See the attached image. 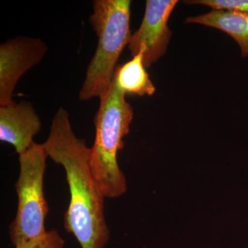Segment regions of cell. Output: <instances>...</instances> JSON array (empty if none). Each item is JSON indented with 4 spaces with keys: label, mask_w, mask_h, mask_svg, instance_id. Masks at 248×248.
Wrapping results in <instances>:
<instances>
[{
    "label": "cell",
    "mask_w": 248,
    "mask_h": 248,
    "mask_svg": "<svg viewBox=\"0 0 248 248\" xmlns=\"http://www.w3.org/2000/svg\"><path fill=\"white\" fill-rule=\"evenodd\" d=\"M190 5H204L212 10H227L248 13V0H188L184 1Z\"/></svg>",
    "instance_id": "30bf717a"
},
{
    "label": "cell",
    "mask_w": 248,
    "mask_h": 248,
    "mask_svg": "<svg viewBox=\"0 0 248 248\" xmlns=\"http://www.w3.org/2000/svg\"><path fill=\"white\" fill-rule=\"evenodd\" d=\"M90 23L98 38L79 98L88 101L100 98L110 87L117 62L131 37L130 0H94Z\"/></svg>",
    "instance_id": "3957f363"
},
{
    "label": "cell",
    "mask_w": 248,
    "mask_h": 248,
    "mask_svg": "<svg viewBox=\"0 0 248 248\" xmlns=\"http://www.w3.org/2000/svg\"><path fill=\"white\" fill-rule=\"evenodd\" d=\"M48 50L40 38L19 36L0 46V106L11 104L19 79L38 64Z\"/></svg>",
    "instance_id": "8992f818"
},
{
    "label": "cell",
    "mask_w": 248,
    "mask_h": 248,
    "mask_svg": "<svg viewBox=\"0 0 248 248\" xmlns=\"http://www.w3.org/2000/svg\"><path fill=\"white\" fill-rule=\"evenodd\" d=\"M65 241L58 231H47L40 239L18 245L15 248H64Z\"/></svg>",
    "instance_id": "8fae6325"
},
{
    "label": "cell",
    "mask_w": 248,
    "mask_h": 248,
    "mask_svg": "<svg viewBox=\"0 0 248 248\" xmlns=\"http://www.w3.org/2000/svg\"><path fill=\"white\" fill-rule=\"evenodd\" d=\"M115 78L101 96L94 116L95 137L91 148V166L99 192L105 198H118L127 190L126 180L117 162L124 138L130 132L133 108Z\"/></svg>",
    "instance_id": "7a4b0ae2"
},
{
    "label": "cell",
    "mask_w": 248,
    "mask_h": 248,
    "mask_svg": "<svg viewBox=\"0 0 248 248\" xmlns=\"http://www.w3.org/2000/svg\"><path fill=\"white\" fill-rule=\"evenodd\" d=\"M116 83L126 94L139 96H152L156 89L150 79L143 63V50H141L130 61L117 66L115 76Z\"/></svg>",
    "instance_id": "9c48e42d"
},
{
    "label": "cell",
    "mask_w": 248,
    "mask_h": 248,
    "mask_svg": "<svg viewBox=\"0 0 248 248\" xmlns=\"http://www.w3.org/2000/svg\"><path fill=\"white\" fill-rule=\"evenodd\" d=\"M49 157L66 172L70 202L63 226L81 248H105L110 230L104 216V198L99 192L91 170V148L72 129L69 113L57 111L50 133L44 143Z\"/></svg>",
    "instance_id": "6da1fadb"
},
{
    "label": "cell",
    "mask_w": 248,
    "mask_h": 248,
    "mask_svg": "<svg viewBox=\"0 0 248 248\" xmlns=\"http://www.w3.org/2000/svg\"><path fill=\"white\" fill-rule=\"evenodd\" d=\"M186 24H198L226 32L239 45L243 58L248 57V13L212 10L207 14L189 17Z\"/></svg>",
    "instance_id": "ba28073f"
},
{
    "label": "cell",
    "mask_w": 248,
    "mask_h": 248,
    "mask_svg": "<svg viewBox=\"0 0 248 248\" xmlns=\"http://www.w3.org/2000/svg\"><path fill=\"white\" fill-rule=\"evenodd\" d=\"M41 127L40 117L30 102L0 106V141L12 145L18 155L34 143Z\"/></svg>",
    "instance_id": "52a82bcc"
},
{
    "label": "cell",
    "mask_w": 248,
    "mask_h": 248,
    "mask_svg": "<svg viewBox=\"0 0 248 248\" xmlns=\"http://www.w3.org/2000/svg\"><path fill=\"white\" fill-rule=\"evenodd\" d=\"M49 157L45 144L35 143L19 155V172L16 183L17 213L9 226L14 247L40 239L47 232L45 219L48 206L44 193V177Z\"/></svg>",
    "instance_id": "277c9868"
},
{
    "label": "cell",
    "mask_w": 248,
    "mask_h": 248,
    "mask_svg": "<svg viewBox=\"0 0 248 248\" xmlns=\"http://www.w3.org/2000/svg\"><path fill=\"white\" fill-rule=\"evenodd\" d=\"M178 2L177 0L146 1L141 25L131 35L128 45L133 57L143 50L146 68H149L167 51L172 37L168 23Z\"/></svg>",
    "instance_id": "5b68a950"
}]
</instances>
